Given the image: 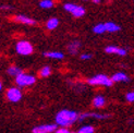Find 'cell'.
<instances>
[{
    "instance_id": "6da1fadb",
    "label": "cell",
    "mask_w": 134,
    "mask_h": 133,
    "mask_svg": "<svg viewBox=\"0 0 134 133\" xmlns=\"http://www.w3.org/2000/svg\"><path fill=\"white\" fill-rule=\"evenodd\" d=\"M80 115L76 111L69 110V109H62L56 115V124L63 128H68L70 125L74 124L79 120Z\"/></svg>"
},
{
    "instance_id": "7a4b0ae2",
    "label": "cell",
    "mask_w": 134,
    "mask_h": 133,
    "mask_svg": "<svg viewBox=\"0 0 134 133\" xmlns=\"http://www.w3.org/2000/svg\"><path fill=\"white\" fill-rule=\"evenodd\" d=\"M87 83L93 86H107V87H110L113 84V81L111 80V77L107 76L106 74H97L88 79Z\"/></svg>"
},
{
    "instance_id": "3957f363",
    "label": "cell",
    "mask_w": 134,
    "mask_h": 133,
    "mask_svg": "<svg viewBox=\"0 0 134 133\" xmlns=\"http://www.w3.org/2000/svg\"><path fill=\"white\" fill-rule=\"evenodd\" d=\"M36 77L32 74H27V73L21 72L19 75L15 76V83L18 84L19 87H26V86H32L35 84Z\"/></svg>"
},
{
    "instance_id": "277c9868",
    "label": "cell",
    "mask_w": 134,
    "mask_h": 133,
    "mask_svg": "<svg viewBox=\"0 0 134 133\" xmlns=\"http://www.w3.org/2000/svg\"><path fill=\"white\" fill-rule=\"evenodd\" d=\"M15 51L21 56H30L34 51V47L29 41H19L15 45Z\"/></svg>"
},
{
    "instance_id": "5b68a950",
    "label": "cell",
    "mask_w": 134,
    "mask_h": 133,
    "mask_svg": "<svg viewBox=\"0 0 134 133\" xmlns=\"http://www.w3.org/2000/svg\"><path fill=\"white\" fill-rule=\"evenodd\" d=\"M63 8L66 12L71 13L74 18H82L85 14V9L82 5H79L75 3H65Z\"/></svg>"
},
{
    "instance_id": "8992f818",
    "label": "cell",
    "mask_w": 134,
    "mask_h": 133,
    "mask_svg": "<svg viewBox=\"0 0 134 133\" xmlns=\"http://www.w3.org/2000/svg\"><path fill=\"white\" fill-rule=\"evenodd\" d=\"M7 99L11 103H19L22 99V92L18 87H10L5 93Z\"/></svg>"
},
{
    "instance_id": "52a82bcc",
    "label": "cell",
    "mask_w": 134,
    "mask_h": 133,
    "mask_svg": "<svg viewBox=\"0 0 134 133\" xmlns=\"http://www.w3.org/2000/svg\"><path fill=\"white\" fill-rule=\"evenodd\" d=\"M57 124H42L32 130V133H52L57 130Z\"/></svg>"
},
{
    "instance_id": "ba28073f",
    "label": "cell",
    "mask_w": 134,
    "mask_h": 133,
    "mask_svg": "<svg viewBox=\"0 0 134 133\" xmlns=\"http://www.w3.org/2000/svg\"><path fill=\"white\" fill-rule=\"evenodd\" d=\"M13 21L16 22V23L24 24V25H35L37 23L34 19H32V18H30L27 15H24V14L15 15L14 18H13Z\"/></svg>"
},
{
    "instance_id": "9c48e42d",
    "label": "cell",
    "mask_w": 134,
    "mask_h": 133,
    "mask_svg": "<svg viewBox=\"0 0 134 133\" xmlns=\"http://www.w3.org/2000/svg\"><path fill=\"white\" fill-rule=\"evenodd\" d=\"M105 51L107 54H115V55H118V56H126L128 51L124 48H121V47H117V46H107L105 48Z\"/></svg>"
},
{
    "instance_id": "30bf717a",
    "label": "cell",
    "mask_w": 134,
    "mask_h": 133,
    "mask_svg": "<svg viewBox=\"0 0 134 133\" xmlns=\"http://www.w3.org/2000/svg\"><path fill=\"white\" fill-rule=\"evenodd\" d=\"M109 117H110V115H103V114H97V112H85V114L80 115L79 120L82 121L85 118H95V119H100V120H102V119H107Z\"/></svg>"
},
{
    "instance_id": "8fae6325",
    "label": "cell",
    "mask_w": 134,
    "mask_h": 133,
    "mask_svg": "<svg viewBox=\"0 0 134 133\" xmlns=\"http://www.w3.org/2000/svg\"><path fill=\"white\" fill-rule=\"evenodd\" d=\"M81 48V43H80L79 41H73L71 42L68 47H66V49H68V52L70 55H76L79 52V49Z\"/></svg>"
},
{
    "instance_id": "7c38bea8",
    "label": "cell",
    "mask_w": 134,
    "mask_h": 133,
    "mask_svg": "<svg viewBox=\"0 0 134 133\" xmlns=\"http://www.w3.org/2000/svg\"><path fill=\"white\" fill-rule=\"evenodd\" d=\"M111 80L113 81V83L115 82H129L130 77L123 72H117L111 76Z\"/></svg>"
},
{
    "instance_id": "4fadbf2b",
    "label": "cell",
    "mask_w": 134,
    "mask_h": 133,
    "mask_svg": "<svg viewBox=\"0 0 134 133\" xmlns=\"http://www.w3.org/2000/svg\"><path fill=\"white\" fill-rule=\"evenodd\" d=\"M45 57L50 58V59H55V60H61L64 58V55L60 51H46L43 54Z\"/></svg>"
},
{
    "instance_id": "5bb4252c",
    "label": "cell",
    "mask_w": 134,
    "mask_h": 133,
    "mask_svg": "<svg viewBox=\"0 0 134 133\" xmlns=\"http://www.w3.org/2000/svg\"><path fill=\"white\" fill-rule=\"evenodd\" d=\"M105 105H106V99L104 96L102 95H97L94 97L93 99V106L95 108H103L105 107Z\"/></svg>"
},
{
    "instance_id": "9a60e30c",
    "label": "cell",
    "mask_w": 134,
    "mask_h": 133,
    "mask_svg": "<svg viewBox=\"0 0 134 133\" xmlns=\"http://www.w3.org/2000/svg\"><path fill=\"white\" fill-rule=\"evenodd\" d=\"M58 25H59V20L57 18H50L46 22V29L49 31H53L58 27Z\"/></svg>"
},
{
    "instance_id": "2e32d148",
    "label": "cell",
    "mask_w": 134,
    "mask_h": 133,
    "mask_svg": "<svg viewBox=\"0 0 134 133\" xmlns=\"http://www.w3.org/2000/svg\"><path fill=\"white\" fill-rule=\"evenodd\" d=\"M105 26H106V32H109V33H116L121 30V27L118 24L113 22H107L105 23Z\"/></svg>"
},
{
    "instance_id": "e0dca14e",
    "label": "cell",
    "mask_w": 134,
    "mask_h": 133,
    "mask_svg": "<svg viewBox=\"0 0 134 133\" xmlns=\"http://www.w3.org/2000/svg\"><path fill=\"white\" fill-rule=\"evenodd\" d=\"M21 72H23L22 71V69L21 68H19V66H16V65H10L8 69H7V73H8L9 75H11V76H16V75H19Z\"/></svg>"
},
{
    "instance_id": "ac0fdd59",
    "label": "cell",
    "mask_w": 134,
    "mask_h": 133,
    "mask_svg": "<svg viewBox=\"0 0 134 133\" xmlns=\"http://www.w3.org/2000/svg\"><path fill=\"white\" fill-rule=\"evenodd\" d=\"M93 32L97 35H102L104 33H106V26L105 23H98L93 27Z\"/></svg>"
},
{
    "instance_id": "d6986e66",
    "label": "cell",
    "mask_w": 134,
    "mask_h": 133,
    "mask_svg": "<svg viewBox=\"0 0 134 133\" xmlns=\"http://www.w3.org/2000/svg\"><path fill=\"white\" fill-rule=\"evenodd\" d=\"M51 74V68L49 65H45L39 71V76L41 77H48Z\"/></svg>"
},
{
    "instance_id": "ffe728a7",
    "label": "cell",
    "mask_w": 134,
    "mask_h": 133,
    "mask_svg": "<svg viewBox=\"0 0 134 133\" xmlns=\"http://www.w3.org/2000/svg\"><path fill=\"white\" fill-rule=\"evenodd\" d=\"M53 4L55 2L52 0H41V2H39V7L42 9H50L53 7Z\"/></svg>"
},
{
    "instance_id": "44dd1931",
    "label": "cell",
    "mask_w": 134,
    "mask_h": 133,
    "mask_svg": "<svg viewBox=\"0 0 134 133\" xmlns=\"http://www.w3.org/2000/svg\"><path fill=\"white\" fill-rule=\"evenodd\" d=\"M95 129L93 125H83L82 128H80L76 133H94Z\"/></svg>"
},
{
    "instance_id": "7402d4cb",
    "label": "cell",
    "mask_w": 134,
    "mask_h": 133,
    "mask_svg": "<svg viewBox=\"0 0 134 133\" xmlns=\"http://www.w3.org/2000/svg\"><path fill=\"white\" fill-rule=\"evenodd\" d=\"M125 99L129 103H133L134 102V92H129L128 94L125 95Z\"/></svg>"
},
{
    "instance_id": "603a6c76",
    "label": "cell",
    "mask_w": 134,
    "mask_h": 133,
    "mask_svg": "<svg viewBox=\"0 0 134 133\" xmlns=\"http://www.w3.org/2000/svg\"><path fill=\"white\" fill-rule=\"evenodd\" d=\"M92 57H93L92 54H82L81 56H80L81 60H90V59H92Z\"/></svg>"
},
{
    "instance_id": "cb8c5ba5",
    "label": "cell",
    "mask_w": 134,
    "mask_h": 133,
    "mask_svg": "<svg viewBox=\"0 0 134 133\" xmlns=\"http://www.w3.org/2000/svg\"><path fill=\"white\" fill-rule=\"evenodd\" d=\"M55 133H71L68 129L66 128H63V127H61L60 129H57L56 131H55Z\"/></svg>"
},
{
    "instance_id": "d4e9b609",
    "label": "cell",
    "mask_w": 134,
    "mask_h": 133,
    "mask_svg": "<svg viewBox=\"0 0 134 133\" xmlns=\"http://www.w3.org/2000/svg\"><path fill=\"white\" fill-rule=\"evenodd\" d=\"M100 1H102V0H93V2H94V3H97V4L100 3Z\"/></svg>"
},
{
    "instance_id": "484cf974",
    "label": "cell",
    "mask_w": 134,
    "mask_h": 133,
    "mask_svg": "<svg viewBox=\"0 0 134 133\" xmlns=\"http://www.w3.org/2000/svg\"><path fill=\"white\" fill-rule=\"evenodd\" d=\"M1 90H2V82L0 81V91H1Z\"/></svg>"
},
{
    "instance_id": "4316f807",
    "label": "cell",
    "mask_w": 134,
    "mask_h": 133,
    "mask_svg": "<svg viewBox=\"0 0 134 133\" xmlns=\"http://www.w3.org/2000/svg\"><path fill=\"white\" fill-rule=\"evenodd\" d=\"M71 133H75V132H71Z\"/></svg>"
},
{
    "instance_id": "83f0119b",
    "label": "cell",
    "mask_w": 134,
    "mask_h": 133,
    "mask_svg": "<svg viewBox=\"0 0 134 133\" xmlns=\"http://www.w3.org/2000/svg\"><path fill=\"white\" fill-rule=\"evenodd\" d=\"M84 1H87V0H84Z\"/></svg>"
}]
</instances>
